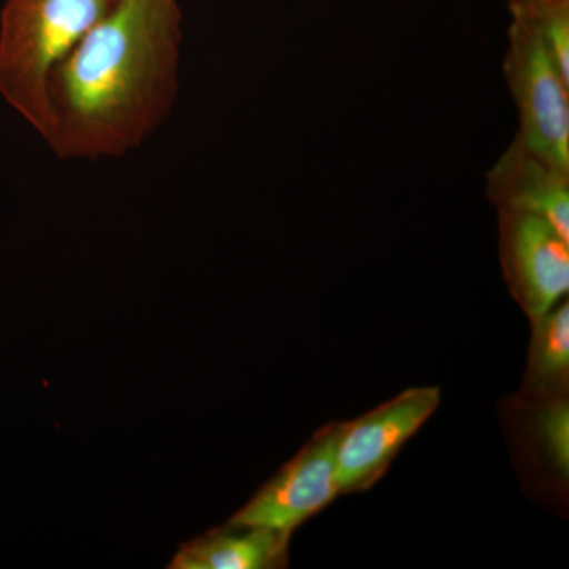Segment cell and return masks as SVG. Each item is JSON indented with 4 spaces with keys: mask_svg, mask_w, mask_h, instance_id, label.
Wrapping results in <instances>:
<instances>
[{
    "mask_svg": "<svg viewBox=\"0 0 569 569\" xmlns=\"http://www.w3.org/2000/svg\"><path fill=\"white\" fill-rule=\"evenodd\" d=\"M176 0H116L51 82L47 141L62 159L119 157L167 118L178 91Z\"/></svg>",
    "mask_w": 569,
    "mask_h": 569,
    "instance_id": "1",
    "label": "cell"
},
{
    "mask_svg": "<svg viewBox=\"0 0 569 569\" xmlns=\"http://www.w3.org/2000/svg\"><path fill=\"white\" fill-rule=\"evenodd\" d=\"M116 0H7L0 17V96L47 140L56 71Z\"/></svg>",
    "mask_w": 569,
    "mask_h": 569,
    "instance_id": "2",
    "label": "cell"
},
{
    "mask_svg": "<svg viewBox=\"0 0 569 569\" xmlns=\"http://www.w3.org/2000/svg\"><path fill=\"white\" fill-rule=\"evenodd\" d=\"M505 78L519 114V138L530 151L569 170V81L530 29L511 20Z\"/></svg>",
    "mask_w": 569,
    "mask_h": 569,
    "instance_id": "3",
    "label": "cell"
},
{
    "mask_svg": "<svg viewBox=\"0 0 569 569\" xmlns=\"http://www.w3.org/2000/svg\"><path fill=\"white\" fill-rule=\"evenodd\" d=\"M346 422L321 427L276 477L258 490L228 526L260 527L293 535L339 496L337 447Z\"/></svg>",
    "mask_w": 569,
    "mask_h": 569,
    "instance_id": "4",
    "label": "cell"
},
{
    "mask_svg": "<svg viewBox=\"0 0 569 569\" xmlns=\"http://www.w3.org/2000/svg\"><path fill=\"white\" fill-rule=\"evenodd\" d=\"M440 400V389L436 387L410 388L346 422L337 447L339 493L372 488L403 445L436 413Z\"/></svg>",
    "mask_w": 569,
    "mask_h": 569,
    "instance_id": "5",
    "label": "cell"
},
{
    "mask_svg": "<svg viewBox=\"0 0 569 569\" xmlns=\"http://www.w3.org/2000/svg\"><path fill=\"white\" fill-rule=\"evenodd\" d=\"M498 252L509 293L529 318L559 306L569 290V239L533 213L498 211Z\"/></svg>",
    "mask_w": 569,
    "mask_h": 569,
    "instance_id": "6",
    "label": "cell"
},
{
    "mask_svg": "<svg viewBox=\"0 0 569 569\" xmlns=\"http://www.w3.org/2000/svg\"><path fill=\"white\" fill-rule=\"evenodd\" d=\"M486 193L498 211L542 217L569 239V170L530 151L518 137L486 176Z\"/></svg>",
    "mask_w": 569,
    "mask_h": 569,
    "instance_id": "7",
    "label": "cell"
},
{
    "mask_svg": "<svg viewBox=\"0 0 569 569\" xmlns=\"http://www.w3.org/2000/svg\"><path fill=\"white\" fill-rule=\"evenodd\" d=\"M290 535L233 527L213 529L179 548L170 569H272L287 567Z\"/></svg>",
    "mask_w": 569,
    "mask_h": 569,
    "instance_id": "8",
    "label": "cell"
},
{
    "mask_svg": "<svg viewBox=\"0 0 569 569\" xmlns=\"http://www.w3.org/2000/svg\"><path fill=\"white\" fill-rule=\"evenodd\" d=\"M531 340L526 383L531 392L552 395L565 387L569 373V305L530 318Z\"/></svg>",
    "mask_w": 569,
    "mask_h": 569,
    "instance_id": "9",
    "label": "cell"
},
{
    "mask_svg": "<svg viewBox=\"0 0 569 569\" xmlns=\"http://www.w3.org/2000/svg\"><path fill=\"white\" fill-rule=\"evenodd\" d=\"M509 13L537 36L569 81V0H509Z\"/></svg>",
    "mask_w": 569,
    "mask_h": 569,
    "instance_id": "10",
    "label": "cell"
},
{
    "mask_svg": "<svg viewBox=\"0 0 569 569\" xmlns=\"http://www.w3.org/2000/svg\"><path fill=\"white\" fill-rule=\"evenodd\" d=\"M535 436L550 467L563 477L569 475V406L567 397H550L539 408L533 421Z\"/></svg>",
    "mask_w": 569,
    "mask_h": 569,
    "instance_id": "11",
    "label": "cell"
}]
</instances>
